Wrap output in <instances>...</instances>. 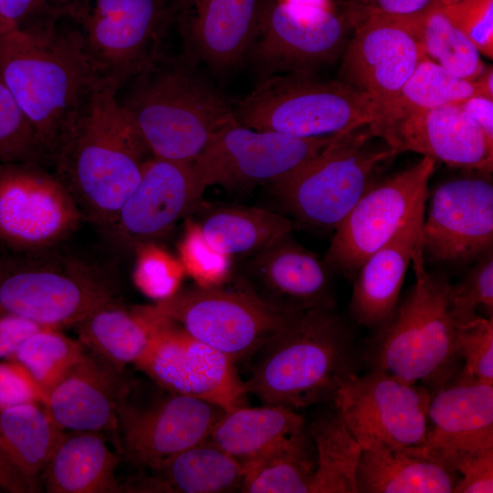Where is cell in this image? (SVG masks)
<instances>
[{
  "label": "cell",
  "instance_id": "6da1fadb",
  "mask_svg": "<svg viewBox=\"0 0 493 493\" xmlns=\"http://www.w3.org/2000/svg\"><path fill=\"white\" fill-rule=\"evenodd\" d=\"M120 86L101 79L79 109L52 163L82 218L106 231L153 157L118 100Z\"/></svg>",
  "mask_w": 493,
  "mask_h": 493
},
{
  "label": "cell",
  "instance_id": "7a4b0ae2",
  "mask_svg": "<svg viewBox=\"0 0 493 493\" xmlns=\"http://www.w3.org/2000/svg\"><path fill=\"white\" fill-rule=\"evenodd\" d=\"M67 20V19H66ZM14 29L0 37V76L52 160L102 79L71 26Z\"/></svg>",
  "mask_w": 493,
  "mask_h": 493
},
{
  "label": "cell",
  "instance_id": "3957f363",
  "mask_svg": "<svg viewBox=\"0 0 493 493\" xmlns=\"http://www.w3.org/2000/svg\"><path fill=\"white\" fill-rule=\"evenodd\" d=\"M362 361L347 321L334 308H317L292 315L246 363L243 382L262 404L297 411L333 401Z\"/></svg>",
  "mask_w": 493,
  "mask_h": 493
},
{
  "label": "cell",
  "instance_id": "277c9868",
  "mask_svg": "<svg viewBox=\"0 0 493 493\" xmlns=\"http://www.w3.org/2000/svg\"><path fill=\"white\" fill-rule=\"evenodd\" d=\"M126 83L131 85L118 100L153 157L192 163L236 121L225 99L188 61L158 57Z\"/></svg>",
  "mask_w": 493,
  "mask_h": 493
},
{
  "label": "cell",
  "instance_id": "5b68a950",
  "mask_svg": "<svg viewBox=\"0 0 493 493\" xmlns=\"http://www.w3.org/2000/svg\"><path fill=\"white\" fill-rule=\"evenodd\" d=\"M60 246L3 254L0 313L60 330L75 327L95 310L121 300L112 267Z\"/></svg>",
  "mask_w": 493,
  "mask_h": 493
},
{
  "label": "cell",
  "instance_id": "8992f818",
  "mask_svg": "<svg viewBox=\"0 0 493 493\" xmlns=\"http://www.w3.org/2000/svg\"><path fill=\"white\" fill-rule=\"evenodd\" d=\"M415 280L389 318L376 329L362 361L370 370L410 383L443 382L459 359V323L451 311L452 283L425 267L421 244L412 261Z\"/></svg>",
  "mask_w": 493,
  "mask_h": 493
},
{
  "label": "cell",
  "instance_id": "52a82bcc",
  "mask_svg": "<svg viewBox=\"0 0 493 493\" xmlns=\"http://www.w3.org/2000/svg\"><path fill=\"white\" fill-rule=\"evenodd\" d=\"M233 112L237 122L254 130L320 138L367 127L380 119L381 108L341 80L281 73L262 79Z\"/></svg>",
  "mask_w": 493,
  "mask_h": 493
},
{
  "label": "cell",
  "instance_id": "ba28073f",
  "mask_svg": "<svg viewBox=\"0 0 493 493\" xmlns=\"http://www.w3.org/2000/svg\"><path fill=\"white\" fill-rule=\"evenodd\" d=\"M363 128L338 135L311 160L269 185L298 224L334 229L378 182L381 166L397 152L387 144L373 145L374 136Z\"/></svg>",
  "mask_w": 493,
  "mask_h": 493
},
{
  "label": "cell",
  "instance_id": "9c48e42d",
  "mask_svg": "<svg viewBox=\"0 0 493 493\" xmlns=\"http://www.w3.org/2000/svg\"><path fill=\"white\" fill-rule=\"evenodd\" d=\"M152 306L236 365L246 364L292 316L264 302L238 271L219 285L179 289Z\"/></svg>",
  "mask_w": 493,
  "mask_h": 493
},
{
  "label": "cell",
  "instance_id": "30bf717a",
  "mask_svg": "<svg viewBox=\"0 0 493 493\" xmlns=\"http://www.w3.org/2000/svg\"><path fill=\"white\" fill-rule=\"evenodd\" d=\"M68 20L99 77L120 89L158 57L167 0H76Z\"/></svg>",
  "mask_w": 493,
  "mask_h": 493
},
{
  "label": "cell",
  "instance_id": "8fae6325",
  "mask_svg": "<svg viewBox=\"0 0 493 493\" xmlns=\"http://www.w3.org/2000/svg\"><path fill=\"white\" fill-rule=\"evenodd\" d=\"M82 219L68 190L42 164L0 163V243L9 252L59 246Z\"/></svg>",
  "mask_w": 493,
  "mask_h": 493
},
{
  "label": "cell",
  "instance_id": "7c38bea8",
  "mask_svg": "<svg viewBox=\"0 0 493 493\" xmlns=\"http://www.w3.org/2000/svg\"><path fill=\"white\" fill-rule=\"evenodd\" d=\"M337 136L299 138L254 130L236 121L218 132L191 164L205 188L247 191L292 173Z\"/></svg>",
  "mask_w": 493,
  "mask_h": 493
},
{
  "label": "cell",
  "instance_id": "4fadbf2b",
  "mask_svg": "<svg viewBox=\"0 0 493 493\" xmlns=\"http://www.w3.org/2000/svg\"><path fill=\"white\" fill-rule=\"evenodd\" d=\"M427 389L383 372L354 374L338 389L335 411L362 447H423L428 430Z\"/></svg>",
  "mask_w": 493,
  "mask_h": 493
},
{
  "label": "cell",
  "instance_id": "5bb4252c",
  "mask_svg": "<svg viewBox=\"0 0 493 493\" xmlns=\"http://www.w3.org/2000/svg\"><path fill=\"white\" fill-rule=\"evenodd\" d=\"M436 161L424 156L413 166L373 184L334 228L324 261L353 278L364 261L383 246L428 197Z\"/></svg>",
  "mask_w": 493,
  "mask_h": 493
},
{
  "label": "cell",
  "instance_id": "9a60e30c",
  "mask_svg": "<svg viewBox=\"0 0 493 493\" xmlns=\"http://www.w3.org/2000/svg\"><path fill=\"white\" fill-rule=\"evenodd\" d=\"M350 26L345 15H337L330 7L266 0L246 55L263 79L313 73L343 51Z\"/></svg>",
  "mask_w": 493,
  "mask_h": 493
},
{
  "label": "cell",
  "instance_id": "2e32d148",
  "mask_svg": "<svg viewBox=\"0 0 493 493\" xmlns=\"http://www.w3.org/2000/svg\"><path fill=\"white\" fill-rule=\"evenodd\" d=\"M156 313L152 339L133 364L170 393L193 396L225 411L243 406L247 393L236 365Z\"/></svg>",
  "mask_w": 493,
  "mask_h": 493
},
{
  "label": "cell",
  "instance_id": "e0dca14e",
  "mask_svg": "<svg viewBox=\"0 0 493 493\" xmlns=\"http://www.w3.org/2000/svg\"><path fill=\"white\" fill-rule=\"evenodd\" d=\"M423 257L441 264H467L493 249V183L475 171L437 185L425 215Z\"/></svg>",
  "mask_w": 493,
  "mask_h": 493
},
{
  "label": "cell",
  "instance_id": "ac0fdd59",
  "mask_svg": "<svg viewBox=\"0 0 493 493\" xmlns=\"http://www.w3.org/2000/svg\"><path fill=\"white\" fill-rule=\"evenodd\" d=\"M205 190L191 163L152 157L105 232L124 250L155 243L199 207Z\"/></svg>",
  "mask_w": 493,
  "mask_h": 493
},
{
  "label": "cell",
  "instance_id": "d6986e66",
  "mask_svg": "<svg viewBox=\"0 0 493 493\" xmlns=\"http://www.w3.org/2000/svg\"><path fill=\"white\" fill-rule=\"evenodd\" d=\"M225 410L209 402L171 394L146 408L119 409L121 454L141 467L158 463L206 439Z\"/></svg>",
  "mask_w": 493,
  "mask_h": 493
},
{
  "label": "cell",
  "instance_id": "ffe728a7",
  "mask_svg": "<svg viewBox=\"0 0 493 493\" xmlns=\"http://www.w3.org/2000/svg\"><path fill=\"white\" fill-rule=\"evenodd\" d=\"M353 27L344 48L341 81L369 94L382 113L426 56L400 17L370 15Z\"/></svg>",
  "mask_w": 493,
  "mask_h": 493
},
{
  "label": "cell",
  "instance_id": "44dd1931",
  "mask_svg": "<svg viewBox=\"0 0 493 493\" xmlns=\"http://www.w3.org/2000/svg\"><path fill=\"white\" fill-rule=\"evenodd\" d=\"M292 233L243 258L238 272L264 302L284 314L334 308L332 270Z\"/></svg>",
  "mask_w": 493,
  "mask_h": 493
},
{
  "label": "cell",
  "instance_id": "7402d4cb",
  "mask_svg": "<svg viewBox=\"0 0 493 493\" xmlns=\"http://www.w3.org/2000/svg\"><path fill=\"white\" fill-rule=\"evenodd\" d=\"M188 58L216 69L237 66L246 57L266 0H167Z\"/></svg>",
  "mask_w": 493,
  "mask_h": 493
},
{
  "label": "cell",
  "instance_id": "603a6c76",
  "mask_svg": "<svg viewBox=\"0 0 493 493\" xmlns=\"http://www.w3.org/2000/svg\"><path fill=\"white\" fill-rule=\"evenodd\" d=\"M379 138L396 152H414L468 171L491 173L493 170V140L458 103L410 114Z\"/></svg>",
  "mask_w": 493,
  "mask_h": 493
},
{
  "label": "cell",
  "instance_id": "cb8c5ba5",
  "mask_svg": "<svg viewBox=\"0 0 493 493\" xmlns=\"http://www.w3.org/2000/svg\"><path fill=\"white\" fill-rule=\"evenodd\" d=\"M129 390L123 372L87 350L47 393L44 406L63 430L109 434L120 451L119 409Z\"/></svg>",
  "mask_w": 493,
  "mask_h": 493
},
{
  "label": "cell",
  "instance_id": "d4e9b609",
  "mask_svg": "<svg viewBox=\"0 0 493 493\" xmlns=\"http://www.w3.org/2000/svg\"><path fill=\"white\" fill-rule=\"evenodd\" d=\"M423 447L410 450L445 462L452 456L493 448V385L458 377L432 395ZM446 465V464H445Z\"/></svg>",
  "mask_w": 493,
  "mask_h": 493
},
{
  "label": "cell",
  "instance_id": "484cf974",
  "mask_svg": "<svg viewBox=\"0 0 493 493\" xmlns=\"http://www.w3.org/2000/svg\"><path fill=\"white\" fill-rule=\"evenodd\" d=\"M425 202L364 261L352 278L349 311L356 323L377 329L396 307L406 270L420 242Z\"/></svg>",
  "mask_w": 493,
  "mask_h": 493
},
{
  "label": "cell",
  "instance_id": "4316f807",
  "mask_svg": "<svg viewBox=\"0 0 493 493\" xmlns=\"http://www.w3.org/2000/svg\"><path fill=\"white\" fill-rule=\"evenodd\" d=\"M121 484V492L220 493L240 490L242 463L206 439Z\"/></svg>",
  "mask_w": 493,
  "mask_h": 493
},
{
  "label": "cell",
  "instance_id": "83f0119b",
  "mask_svg": "<svg viewBox=\"0 0 493 493\" xmlns=\"http://www.w3.org/2000/svg\"><path fill=\"white\" fill-rule=\"evenodd\" d=\"M120 460V453L108 446L106 435L66 431L41 478L50 493L121 492L115 477Z\"/></svg>",
  "mask_w": 493,
  "mask_h": 493
},
{
  "label": "cell",
  "instance_id": "f1b7e54d",
  "mask_svg": "<svg viewBox=\"0 0 493 493\" xmlns=\"http://www.w3.org/2000/svg\"><path fill=\"white\" fill-rule=\"evenodd\" d=\"M458 477L441 462L375 443L362 447L356 486L357 493H450Z\"/></svg>",
  "mask_w": 493,
  "mask_h": 493
},
{
  "label": "cell",
  "instance_id": "f546056e",
  "mask_svg": "<svg viewBox=\"0 0 493 493\" xmlns=\"http://www.w3.org/2000/svg\"><path fill=\"white\" fill-rule=\"evenodd\" d=\"M304 418L280 405H245L224 414L208 439L243 465L306 433Z\"/></svg>",
  "mask_w": 493,
  "mask_h": 493
},
{
  "label": "cell",
  "instance_id": "4dcf8cb0",
  "mask_svg": "<svg viewBox=\"0 0 493 493\" xmlns=\"http://www.w3.org/2000/svg\"><path fill=\"white\" fill-rule=\"evenodd\" d=\"M157 324L152 305H106L77 324L78 340L90 352L123 372L147 348Z\"/></svg>",
  "mask_w": 493,
  "mask_h": 493
},
{
  "label": "cell",
  "instance_id": "1f68e13d",
  "mask_svg": "<svg viewBox=\"0 0 493 493\" xmlns=\"http://www.w3.org/2000/svg\"><path fill=\"white\" fill-rule=\"evenodd\" d=\"M65 432L41 404L0 409V445L35 492Z\"/></svg>",
  "mask_w": 493,
  "mask_h": 493
},
{
  "label": "cell",
  "instance_id": "d6a6232c",
  "mask_svg": "<svg viewBox=\"0 0 493 493\" xmlns=\"http://www.w3.org/2000/svg\"><path fill=\"white\" fill-rule=\"evenodd\" d=\"M197 225L206 243L231 258L248 257L294 229L288 218L244 205L211 208Z\"/></svg>",
  "mask_w": 493,
  "mask_h": 493
},
{
  "label": "cell",
  "instance_id": "836d02e7",
  "mask_svg": "<svg viewBox=\"0 0 493 493\" xmlns=\"http://www.w3.org/2000/svg\"><path fill=\"white\" fill-rule=\"evenodd\" d=\"M481 95L475 80L462 79L428 58H423L396 98L368 126L374 137L397 121L417 111L458 103Z\"/></svg>",
  "mask_w": 493,
  "mask_h": 493
},
{
  "label": "cell",
  "instance_id": "e575fe53",
  "mask_svg": "<svg viewBox=\"0 0 493 493\" xmlns=\"http://www.w3.org/2000/svg\"><path fill=\"white\" fill-rule=\"evenodd\" d=\"M400 18L432 61L471 81L483 72L486 66L481 54L450 21L437 0L417 15Z\"/></svg>",
  "mask_w": 493,
  "mask_h": 493
},
{
  "label": "cell",
  "instance_id": "d590c367",
  "mask_svg": "<svg viewBox=\"0 0 493 493\" xmlns=\"http://www.w3.org/2000/svg\"><path fill=\"white\" fill-rule=\"evenodd\" d=\"M316 447V467L309 493H357L356 471L362 450L346 425L334 412L310 425Z\"/></svg>",
  "mask_w": 493,
  "mask_h": 493
},
{
  "label": "cell",
  "instance_id": "8d00e7d4",
  "mask_svg": "<svg viewBox=\"0 0 493 493\" xmlns=\"http://www.w3.org/2000/svg\"><path fill=\"white\" fill-rule=\"evenodd\" d=\"M307 432L244 464L240 491L245 493H309L316 467Z\"/></svg>",
  "mask_w": 493,
  "mask_h": 493
},
{
  "label": "cell",
  "instance_id": "74e56055",
  "mask_svg": "<svg viewBox=\"0 0 493 493\" xmlns=\"http://www.w3.org/2000/svg\"><path fill=\"white\" fill-rule=\"evenodd\" d=\"M86 351L78 339L58 329L42 328L29 335L10 359L21 363L47 396Z\"/></svg>",
  "mask_w": 493,
  "mask_h": 493
},
{
  "label": "cell",
  "instance_id": "f35d334b",
  "mask_svg": "<svg viewBox=\"0 0 493 493\" xmlns=\"http://www.w3.org/2000/svg\"><path fill=\"white\" fill-rule=\"evenodd\" d=\"M33 162L48 158L27 118L0 76V163Z\"/></svg>",
  "mask_w": 493,
  "mask_h": 493
},
{
  "label": "cell",
  "instance_id": "ab89813d",
  "mask_svg": "<svg viewBox=\"0 0 493 493\" xmlns=\"http://www.w3.org/2000/svg\"><path fill=\"white\" fill-rule=\"evenodd\" d=\"M179 261L196 285H219L233 275L232 258L211 247L197 223L189 221L179 244Z\"/></svg>",
  "mask_w": 493,
  "mask_h": 493
},
{
  "label": "cell",
  "instance_id": "60d3db41",
  "mask_svg": "<svg viewBox=\"0 0 493 493\" xmlns=\"http://www.w3.org/2000/svg\"><path fill=\"white\" fill-rule=\"evenodd\" d=\"M134 252L136 262L133 280L145 295L160 301L179 290L184 273L179 260L157 246L155 243L142 245Z\"/></svg>",
  "mask_w": 493,
  "mask_h": 493
},
{
  "label": "cell",
  "instance_id": "b9f144b4",
  "mask_svg": "<svg viewBox=\"0 0 493 493\" xmlns=\"http://www.w3.org/2000/svg\"><path fill=\"white\" fill-rule=\"evenodd\" d=\"M482 307L488 318H493V252L477 260L465 277L451 288V311L459 324H466L479 315Z\"/></svg>",
  "mask_w": 493,
  "mask_h": 493
},
{
  "label": "cell",
  "instance_id": "7bdbcfd3",
  "mask_svg": "<svg viewBox=\"0 0 493 493\" xmlns=\"http://www.w3.org/2000/svg\"><path fill=\"white\" fill-rule=\"evenodd\" d=\"M456 347L464 361L459 377L493 385V318L460 324Z\"/></svg>",
  "mask_w": 493,
  "mask_h": 493
},
{
  "label": "cell",
  "instance_id": "ee69618b",
  "mask_svg": "<svg viewBox=\"0 0 493 493\" xmlns=\"http://www.w3.org/2000/svg\"><path fill=\"white\" fill-rule=\"evenodd\" d=\"M443 12L475 45L481 55L493 58V0H462L442 5Z\"/></svg>",
  "mask_w": 493,
  "mask_h": 493
},
{
  "label": "cell",
  "instance_id": "f6af8a7d",
  "mask_svg": "<svg viewBox=\"0 0 493 493\" xmlns=\"http://www.w3.org/2000/svg\"><path fill=\"white\" fill-rule=\"evenodd\" d=\"M76 0H0V13L16 29L68 19Z\"/></svg>",
  "mask_w": 493,
  "mask_h": 493
},
{
  "label": "cell",
  "instance_id": "bcb514c9",
  "mask_svg": "<svg viewBox=\"0 0 493 493\" xmlns=\"http://www.w3.org/2000/svg\"><path fill=\"white\" fill-rule=\"evenodd\" d=\"M445 464L459 476L454 493L493 492V448L452 456Z\"/></svg>",
  "mask_w": 493,
  "mask_h": 493
},
{
  "label": "cell",
  "instance_id": "7dc6e473",
  "mask_svg": "<svg viewBox=\"0 0 493 493\" xmlns=\"http://www.w3.org/2000/svg\"><path fill=\"white\" fill-rule=\"evenodd\" d=\"M47 396L27 370L14 359L0 361V409L47 403Z\"/></svg>",
  "mask_w": 493,
  "mask_h": 493
},
{
  "label": "cell",
  "instance_id": "c3c4849f",
  "mask_svg": "<svg viewBox=\"0 0 493 493\" xmlns=\"http://www.w3.org/2000/svg\"><path fill=\"white\" fill-rule=\"evenodd\" d=\"M434 0H351L345 13L351 26L370 15L407 17L427 8Z\"/></svg>",
  "mask_w": 493,
  "mask_h": 493
},
{
  "label": "cell",
  "instance_id": "681fc988",
  "mask_svg": "<svg viewBox=\"0 0 493 493\" xmlns=\"http://www.w3.org/2000/svg\"><path fill=\"white\" fill-rule=\"evenodd\" d=\"M47 328L21 317L0 313V361L10 359L32 333Z\"/></svg>",
  "mask_w": 493,
  "mask_h": 493
},
{
  "label": "cell",
  "instance_id": "f907efd6",
  "mask_svg": "<svg viewBox=\"0 0 493 493\" xmlns=\"http://www.w3.org/2000/svg\"><path fill=\"white\" fill-rule=\"evenodd\" d=\"M458 104L484 133L493 140V100L475 95Z\"/></svg>",
  "mask_w": 493,
  "mask_h": 493
},
{
  "label": "cell",
  "instance_id": "816d5d0a",
  "mask_svg": "<svg viewBox=\"0 0 493 493\" xmlns=\"http://www.w3.org/2000/svg\"><path fill=\"white\" fill-rule=\"evenodd\" d=\"M0 488L11 493L35 492L9 460L0 445Z\"/></svg>",
  "mask_w": 493,
  "mask_h": 493
},
{
  "label": "cell",
  "instance_id": "f5cc1de1",
  "mask_svg": "<svg viewBox=\"0 0 493 493\" xmlns=\"http://www.w3.org/2000/svg\"><path fill=\"white\" fill-rule=\"evenodd\" d=\"M480 94L493 100V69L492 66L485 67L483 72L475 79Z\"/></svg>",
  "mask_w": 493,
  "mask_h": 493
},
{
  "label": "cell",
  "instance_id": "db71d44e",
  "mask_svg": "<svg viewBox=\"0 0 493 493\" xmlns=\"http://www.w3.org/2000/svg\"><path fill=\"white\" fill-rule=\"evenodd\" d=\"M280 1L302 5L330 7L329 0H280Z\"/></svg>",
  "mask_w": 493,
  "mask_h": 493
},
{
  "label": "cell",
  "instance_id": "11a10c76",
  "mask_svg": "<svg viewBox=\"0 0 493 493\" xmlns=\"http://www.w3.org/2000/svg\"><path fill=\"white\" fill-rule=\"evenodd\" d=\"M16 29L10 22H8L0 13V37Z\"/></svg>",
  "mask_w": 493,
  "mask_h": 493
},
{
  "label": "cell",
  "instance_id": "9f6ffc18",
  "mask_svg": "<svg viewBox=\"0 0 493 493\" xmlns=\"http://www.w3.org/2000/svg\"><path fill=\"white\" fill-rule=\"evenodd\" d=\"M437 1L441 3L442 5H450V4L460 2L462 0H437Z\"/></svg>",
  "mask_w": 493,
  "mask_h": 493
},
{
  "label": "cell",
  "instance_id": "6f0895ef",
  "mask_svg": "<svg viewBox=\"0 0 493 493\" xmlns=\"http://www.w3.org/2000/svg\"><path fill=\"white\" fill-rule=\"evenodd\" d=\"M2 257H3V254L0 253V264H1V261H2Z\"/></svg>",
  "mask_w": 493,
  "mask_h": 493
}]
</instances>
